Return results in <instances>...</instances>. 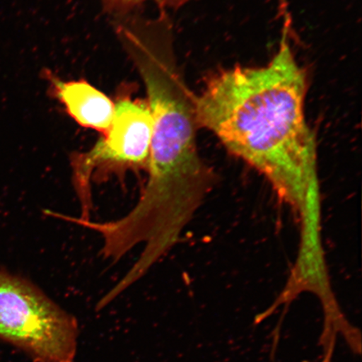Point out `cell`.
I'll return each mask as SVG.
<instances>
[{
    "instance_id": "obj_5",
    "label": "cell",
    "mask_w": 362,
    "mask_h": 362,
    "mask_svg": "<svg viewBox=\"0 0 362 362\" xmlns=\"http://www.w3.org/2000/svg\"><path fill=\"white\" fill-rule=\"evenodd\" d=\"M102 1L107 11L123 15V13L132 11L136 7H139L147 1L155 3L164 11L165 8L175 10V8L183 7L193 0H102Z\"/></svg>"
},
{
    "instance_id": "obj_2",
    "label": "cell",
    "mask_w": 362,
    "mask_h": 362,
    "mask_svg": "<svg viewBox=\"0 0 362 362\" xmlns=\"http://www.w3.org/2000/svg\"><path fill=\"white\" fill-rule=\"evenodd\" d=\"M78 337L74 315L28 280L0 269V341L34 362H75Z\"/></svg>"
},
{
    "instance_id": "obj_4",
    "label": "cell",
    "mask_w": 362,
    "mask_h": 362,
    "mask_svg": "<svg viewBox=\"0 0 362 362\" xmlns=\"http://www.w3.org/2000/svg\"><path fill=\"white\" fill-rule=\"evenodd\" d=\"M54 94L72 119L84 128L105 134L112 123L115 103L88 81L52 78Z\"/></svg>"
},
{
    "instance_id": "obj_6",
    "label": "cell",
    "mask_w": 362,
    "mask_h": 362,
    "mask_svg": "<svg viewBox=\"0 0 362 362\" xmlns=\"http://www.w3.org/2000/svg\"><path fill=\"white\" fill-rule=\"evenodd\" d=\"M279 3H280V11H281L283 15L284 16H286V13H285V8H286L287 7V0H279Z\"/></svg>"
},
{
    "instance_id": "obj_1",
    "label": "cell",
    "mask_w": 362,
    "mask_h": 362,
    "mask_svg": "<svg viewBox=\"0 0 362 362\" xmlns=\"http://www.w3.org/2000/svg\"><path fill=\"white\" fill-rule=\"evenodd\" d=\"M278 52L264 66H236L211 76L196 95L199 128L271 185L300 223L298 247H322V211L316 137L307 124V74L298 65L284 23Z\"/></svg>"
},
{
    "instance_id": "obj_3",
    "label": "cell",
    "mask_w": 362,
    "mask_h": 362,
    "mask_svg": "<svg viewBox=\"0 0 362 362\" xmlns=\"http://www.w3.org/2000/svg\"><path fill=\"white\" fill-rule=\"evenodd\" d=\"M153 120L147 101L121 93L115 102L110 128L87 152L71 160L74 184L83 215L89 219L90 181L95 176L127 170H147Z\"/></svg>"
}]
</instances>
